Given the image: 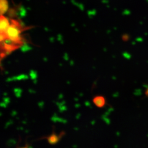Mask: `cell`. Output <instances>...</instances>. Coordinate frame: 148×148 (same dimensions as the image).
Wrapping results in <instances>:
<instances>
[{
  "label": "cell",
  "mask_w": 148,
  "mask_h": 148,
  "mask_svg": "<svg viewBox=\"0 0 148 148\" xmlns=\"http://www.w3.org/2000/svg\"><path fill=\"white\" fill-rule=\"evenodd\" d=\"M7 106V104H6L5 103H4V102H2V103L1 104V106L2 107H3V108H6Z\"/></svg>",
  "instance_id": "13"
},
{
  "label": "cell",
  "mask_w": 148,
  "mask_h": 148,
  "mask_svg": "<svg viewBox=\"0 0 148 148\" xmlns=\"http://www.w3.org/2000/svg\"><path fill=\"white\" fill-rule=\"evenodd\" d=\"M145 95H146V97H147L148 98V87L145 91Z\"/></svg>",
  "instance_id": "14"
},
{
  "label": "cell",
  "mask_w": 148,
  "mask_h": 148,
  "mask_svg": "<svg viewBox=\"0 0 148 148\" xmlns=\"http://www.w3.org/2000/svg\"><path fill=\"white\" fill-rule=\"evenodd\" d=\"M93 102L97 106L101 108L104 106L106 101H105V99L103 97L99 96V97H95V98L93 99Z\"/></svg>",
  "instance_id": "4"
},
{
  "label": "cell",
  "mask_w": 148,
  "mask_h": 148,
  "mask_svg": "<svg viewBox=\"0 0 148 148\" xmlns=\"http://www.w3.org/2000/svg\"><path fill=\"white\" fill-rule=\"evenodd\" d=\"M11 23L9 19L3 15L1 16L0 19V30L1 33L5 34L7 29L10 27Z\"/></svg>",
  "instance_id": "2"
},
{
  "label": "cell",
  "mask_w": 148,
  "mask_h": 148,
  "mask_svg": "<svg viewBox=\"0 0 148 148\" xmlns=\"http://www.w3.org/2000/svg\"><path fill=\"white\" fill-rule=\"evenodd\" d=\"M30 76L31 77V79L33 80H35L36 79L37 77V72L35 70H32L30 71Z\"/></svg>",
  "instance_id": "9"
},
{
  "label": "cell",
  "mask_w": 148,
  "mask_h": 148,
  "mask_svg": "<svg viewBox=\"0 0 148 148\" xmlns=\"http://www.w3.org/2000/svg\"><path fill=\"white\" fill-rule=\"evenodd\" d=\"M64 58L65 60H69V57H68V55L67 53H65L64 54Z\"/></svg>",
  "instance_id": "12"
},
{
  "label": "cell",
  "mask_w": 148,
  "mask_h": 148,
  "mask_svg": "<svg viewBox=\"0 0 148 148\" xmlns=\"http://www.w3.org/2000/svg\"><path fill=\"white\" fill-rule=\"evenodd\" d=\"M10 101V98H7V97H5V98L3 99V102L5 103L6 104H7V105H8V104H9Z\"/></svg>",
  "instance_id": "11"
},
{
  "label": "cell",
  "mask_w": 148,
  "mask_h": 148,
  "mask_svg": "<svg viewBox=\"0 0 148 148\" xmlns=\"http://www.w3.org/2000/svg\"><path fill=\"white\" fill-rule=\"evenodd\" d=\"M59 139V138L57 135H56V134H52L51 136L48 138V142L51 144H55L58 143Z\"/></svg>",
  "instance_id": "6"
},
{
  "label": "cell",
  "mask_w": 148,
  "mask_h": 148,
  "mask_svg": "<svg viewBox=\"0 0 148 148\" xmlns=\"http://www.w3.org/2000/svg\"><path fill=\"white\" fill-rule=\"evenodd\" d=\"M38 106H39L40 107H41V106H44V103H43V102H41V103H40Z\"/></svg>",
  "instance_id": "15"
},
{
  "label": "cell",
  "mask_w": 148,
  "mask_h": 148,
  "mask_svg": "<svg viewBox=\"0 0 148 148\" xmlns=\"http://www.w3.org/2000/svg\"><path fill=\"white\" fill-rule=\"evenodd\" d=\"M9 8L8 2L7 0H0V11L1 14L3 15Z\"/></svg>",
  "instance_id": "3"
},
{
  "label": "cell",
  "mask_w": 148,
  "mask_h": 148,
  "mask_svg": "<svg viewBox=\"0 0 148 148\" xmlns=\"http://www.w3.org/2000/svg\"><path fill=\"white\" fill-rule=\"evenodd\" d=\"M85 104H86V106H90V103H89V102H87V101H86Z\"/></svg>",
  "instance_id": "16"
},
{
  "label": "cell",
  "mask_w": 148,
  "mask_h": 148,
  "mask_svg": "<svg viewBox=\"0 0 148 148\" xmlns=\"http://www.w3.org/2000/svg\"><path fill=\"white\" fill-rule=\"evenodd\" d=\"M32 48L31 47H30L29 46H28L27 44L25 45H24L23 46H21V52H28L30 50H32Z\"/></svg>",
  "instance_id": "8"
},
{
  "label": "cell",
  "mask_w": 148,
  "mask_h": 148,
  "mask_svg": "<svg viewBox=\"0 0 148 148\" xmlns=\"http://www.w3.org/2000/svg\"><path fill=\"white\" fill-rule=\"evenodd\" d=\"M27 79H28V76L27 75H25V74H21V75H19V76H17L8 78V79H7V82H11L12 81H16V80L20 81V80Z\"/></svg>",
  "instance_id": "5"
},
{
  "label": "cell",
  "mask_w": 148,
  "mask_h": 148,
  "mask_svg": "<svg viewBox=\"0 0 148 148\" xmlns=\"http://www.w3.org/2000/svg\"><path fill=\"white\" fill-rule=\"evenodd\" d=\"M52 120L54 122H61V123H66V120H64L63 119H61L59 117L57 116L56 114L52 117Z\"/></svg>",
  "instance_id": "7"
},
{
  "label": "cell",
  "mask_w": 148,
  "mask_h": 148,
  "mask_svg": "<svg viewBox=\"0 0 148 148\" xmlns=\"http://www.w3.org/2000/svg\"><path fill=\"white\" fill-rule=\"evenodd\" d=\"M14 92L15 93V95L17 98H19L21 97L22 93V90L21 88H16L14 90Z\"/></svg>",
  "instance_id": "10"
},
{
  "label": "cell",
  "mask_w": 148,
  "mask_h": 148,
  "mask_svg": "<svg viewBox=\"0 0 148 148\" xmlns=\"http://www.w3.org/2000/svg\"><path fill=\"white\" fill-rule=\"evenodd\" d=\"M22 25L16 21L13 20L11 21V24L5 32L7 38L12 40L16 44L21 41V33Z\"/></svg>",
  "instance_id": "1"
}]
</instances>
